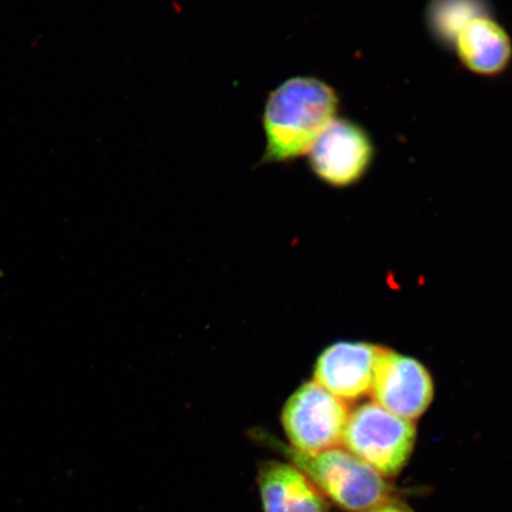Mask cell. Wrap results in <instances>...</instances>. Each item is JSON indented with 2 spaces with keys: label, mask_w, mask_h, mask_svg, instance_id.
Segmentation results:
<instances>
[{
  "label": "cell",
  "mask_w": 512,
  "mask_h": 512,
  "mask_svg": "<svg viewBox=\"0 0 512 512\" xmlns=\"http://www.w3.org/2000/svg\"><path fill=\"white\" fill-rule=\"evenodd\" d=\"M338 105L335 89L315 78L300 76L274 89L265 107L261 162L285 163L305 155L336 119Z\"/></svg>",
  "instance_id": "obj_1"
},
{
  "label": "cell",
  "mask_w": 512,
  "mask_h": 512,
  "mask_svg": "<svg viewBox=\"0 0 512 512\" xmlns=\"http://www.w3.org/2000/svg\"><path fill=\"white\" fill-rule=\"evenodd\" d=\"M303 471L320 492L348 512H366L392 497L387 479L345 448L336 447L315 454L293 450L271 435H256Z\"/></svg>",
  "instance_id": "obj_2"
},
{
  "label": "cell",
  "mask_w": 512,
  "mask_h": 512,
  "mask_svg": "<svg viewBox=\"0 0 512 512\" xmlns=\"http://www.w3.org/2000/svg\"><path fill=\"white\" fill-rule=\"evenodd\" d=\"M415 443L414 422L375 402L364 403L349 414L342 441L345 450L386 479L399 476L405 469Z\"/></svg>",
  "instance_id": "obj_3"
},
{
  "label": "cell",
  "mask_w": 512,
  "mask_h": 512,
  "mask_svg": "<svg viewBox=\"0 0 512 512\" xmlns=\"http://www.w3.org/2000/svg\"><path fill=\"white\" fill-rule=\"evenodd\" d=\"M347 402L318 383L306 382L285 403L281 413L286 438L293 450L315 454L339 447L349 419Z\"/></svg>",
  "instance_id": "obj_4"
},
{
  "label": "cell",
  "mask_w": 512,
  "mask_h": 512,
  "mask_svg": "<svg viewBox=\"0 0 512 512\" xmlns=\"http://www.w3.org/2000/svg\"><path fill=\"white\" fill-rule=\"evenodd\" d=\"M315 175L335 188L361 181L374 162L375 146L368 132L347 119H335L309 151Z\"/></svg>",
  "instance_id": "obj_5"
},
{
  "label": "cell",
  "mask_w": 512,
  "mask_h": 512,
  "mask_svg": "<svg viewBox=\"0 0 512 512\" xmlns=\"http://www.w3.org/2000/svg\"><path fill=\"white\" fill-rule=\"evenodd\" d=\"M371 395L386 411L413 421L431 406L434 383L424 364L383 348Z\"/></svg>",
  "instance_id": "obj_6"
},
{
  "label": "cell",
  "mask_w": 512,
  "mask_h": 512,
  "mask_svg": "<svg viewBox=\"0 0 512 512\" xmlns=\"http://www.w3.org/2000/svg\"><path fill=\"white\" fill-rule=\"evenodd\" d=\"M383 348L364 342H338L326 348L315 364V382L344 402L371 393Z\"/></svg>",
  "instance_id": "obj_7"
},
{
  "label": "cell",
  "mask_w": 512,
  "mask_h": 512,
  "mask_svg": "<svg viewBox=\"0 0 512 512\" xmlns=\"http://www.w3.org/2000/svg\"><path fill=\"white\" fill-rule=\"evenodd\" d=\"M256 483L264 512H329L328 499L291 463H260Z\"/></svg>",
  "instance_id": "obj_8"
},
{
  "label": "cell",
  "mask_w": 512,
  "mask_h": 512,
  "mask_svg": "<svg viewBox=\"0 0 512 512\" xmlns=\"http://www.w3.org/2000/svg\"><path fill=\"white\" fill-rule=\"evenodd\" d=\"M453 48L467 70L485 78L502 75L512 60L510 36L491 16H480L467 23Z\"/></svg>",
  "instance_id": "obj_9"
},
{
  "label": "cell",
  "mask_w": 512,
  "mask_h": 512,
  "mask_svg": "<svg viewBox=\"0 0 512 512\" xmlns=\"http://www.w3.org/2000/svg\"><path fill=\"white\" fill-rule=\"evenodd\" d=\"M490 15L489 0H430L426 9L427 29L440 47L451 49L467 23Z\"/></svg>",
  "instance_id": "obj_10"
},
{
  "label": "cell",
  "mask_w": 512,
  "mask_h": 512,
  "mask_svg": "<svg viewBox=\"0 0 512 512\" xmlns=\"http://www.w3.org/2000/svg\"><path fill=\"white\" fill-rule=\"evenodd\" d=\"M366 512H414L405 502L399 501V499L390 497L387 501L376 505L373 509Z\"/></svg>",
  "instance_id": "obj_11"
}]
</instances>
